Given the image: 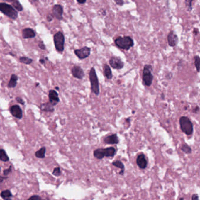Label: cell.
Listing matches in <instances>:
<instances>
[{
    "instance_id": "obj_1",
    "label": "cell",
    "mask_w": 200,
    "mask_h": 200,
    "mask_svg": "<svg viewBox=\"0 0 200 200\" xmlns=\"http://www.w3.org/2000/svg\"><path fill=\"white\" fill-rule=\"evenodd\" d=\"M114 43L117 48L123 50H128L134 46V40L129 36H119L114 39Z\"/></svg>"
},
{
    "instance_id": "obj_2",
    "label": "cell",
    "mask_w": 200,
    "mask_h": 200,
    "mask_svg": "<svg viewBox=\"0 0 200 200\" xmlns=\"http://www.w3.org/2000/svg\"><path fill=\"white\" fill-rule=\"evenodd\" d=\"M89 79L90 83V89L91 92L96 96L100 94V87L99 79L94 67H91L89 73Z\"/></svg>"
},
{
    "instance_id": "obj_3",
    "label": "cell",
    "mask_w": 200,
    "mask_h": 200,
    "mask_svg": "<svg viewBox=\"0 0 200 200\" xmlns=\"http://www.w3.org/2000/svg\"><path fill=\"white\" fill-rule=\"evenodd\" d=\"M0 11L3 14L12 19L15 20L18 17V11L13 7L12 5L6 2L0 3Z\"/></svg>"
},
{
    "instance_id": "obj_4",
    "label": "cell",
    "mask_w": 200,
    "mask_h": 200,
    "mask_svg": "<svg viewBox=\"0 0 200 200\" xmlns=\"http://www.w3.org/2000/svg\"><path fill=\"white\" fill-rule=\"evenodd\" d=\"M152 67L150 65H145L142 73V80L143 84L146 86H150L152 83L153 75L152 74Z\"/></svg>"
},
{
    "instance_id": "obj_5",
    "label": "cell",
    "mask_w": 200,
    "mask_h": 200,
    "mask_svg": "<svg viewBox=\"0 0 200 200\" xmlns=\"http://www.w3.org/2000/svg\"><path fill=\"white\" fill-rule=\"evenodd\" d=\"M180 128L187 135H191L193 133V124L190 119L186 116H182L179 120Z\"/></svg>"
},
{
    "instance_id": "obj_6",
    "label": "cell",
    "mask_w": 200,
    "mask_h": 200,
    "mask_svg": "<svg viewBox=\"0 0 200 200\" xmlns=\"http://www.w3.org/2000/svg\"><path fill=\"white\" fill-rule=\"evenodd\" d=\"M65 38L63 33L61 31H59L56 32L53 35V42L56 50L62 53L65 49Z\"/></svg>"
},
{
    "instance_id": "obj_7",
    "label": "cell",
    "mask_w": 200,
    "mask_h": 200,
    "mask_svg": "<svg viewBox=\"0 0 200 200\" xmlns=\"http://www.w3.org/2000/svg\"><path fill=\"white\" fill-rule=\"evenodd\" d=\"M74 53L80 59H84L89 57L91 53V48L88 46H83L80 49L74 50Z\"/></svg>"
},
{
    "instance_id": "obj_8",
    "label": "cell",
    "mask_w": 200,
    "mask_h": 200,
    "mask_svg": "<svg viewBox=\"0 0 200 200\" xmlns=\"http://www.w3.org/2000/svg\"><path fill=\"white\" fill-rule=\"evenodd\" d=\"M109 64L111 67L114 69L120 70L123 68L124 62L120 57L112 56L109 59Z\"/></svg>"
},
{
    "instance_id": "obj_9",
    "label": "cell",
    "mask_w": 200,
    "mask_h": 200,
    "mask_svg": "<svg viewBox=\"0 0 200 200\" xmlns=\"http://www.w3.org/2000/svg\"><path fill=\"white\" fill-rule=\"evenodd\" d=\"M71 73L74 78L79 80L83 79L84 76V72L83 70L78 65H74L72 67Z\"/></svg>"
},
{
    "instance_id": "obj_10",
    "label": "cell",
    "mask_w": 200,
    "mask_h": 200,
    "mask_svg": "<svg viewBox=\"0 0 200 200\" xmlns=\"http://www.w3.org/2000/svg\"><path fill=\"white\" fill-rule=\"evenodd\" d=\"M9 111L12 116L21 119L23 117L22 110L18 104H13L9 107Z\"/></svg>"
},
{
    "instance_id": "obj_11",
    "label": "cell",
    "mask_w": 200,
    "mask_h": 200,
    "mask_svg": "<svg viewBox=\"0 0 200 200\" xmlns=\"http://www.w3.org/2000/svg\"><path fill=\"white\" fill-rule=\"evenodd\" d=\"M63 8L60 4H55L52 8V14L59 21L63 19Z\"/></svg>"
},
{
    "instance_id": "obj_12",
    "label": "cell",
    "mask_w": 200,
    "mask_h": 200,
    "mask_svg": "<svg viewBox=\"0 0 200 200\" xmlns=\"http://www.w3.org/2000/svg\"><path fill=\"white\" fill-rule=\"evenodd\" d=\"M49 101L53 106H55L60 102V99L59 97L58 93L55 90H50L48 94Z\"/></svg>"
},
{
    "instance_id": "obj_13",
    "label": "cell",
    "mask_w": 200,
    "mask_h": 200,
    "mask_svg": "<svg viewBox=\"0 0 200 200\" xmlns=\"http://www.w3.org/2000/svg\"><path fill=\"white\" fill-rule=\"evenodd\" d=\"M167 40L168 45L171 47H174L177 45L178 38L173 30H171L168 33L167 35Z\"/></svg>"
},
{
    "instance_id": "obj_14",
    "label": "cell",
    "mask_w": 200,
    "mask_h": 200,
    "mask_svg": "<svg viewBox=\"0 0 200 200\" xmlns=\"http://www.w3.org/2000/svg\"><path fill=\"white\" fill-rule=\"evenodd\" d=\"M22 36L25 39L33 38L36 36V32L30 28H25L22 30Z\"/></svg>"
},
{
    "instance_id": "obj_15",
    "label": "cell",
    "mask_w": 200,
    "mask_h": 200,
    "mask_svg": "<svg viewBox=\"0 0 200 200\" xmlns=\"http://www.w3.org/2000/svg\"><path fill=\"white\" fill-rule=\"evenodd\" d=\"M103 141L106 144H117L118 143L119 140L116 134H112L110 135L106 136L104 138Z\"/></svg>"
},
{
    "instance_id": "obj_16",
    "label": "cell",
    "mask_w": 200,
    "mask_h": 200,
    "mask_svg": "<svg viewBox=\"0 0 200 200\" xmlns=\"http://www.w3.org/2000/svg\"><path fill=\"white\" fill-rule=\"evenodd\" d=\"M136 163L137 165L141 169H144L146 168L147 161L144 154H140L137 157L136 159Z\"/></svg>"
},
{
    "instance_id": "obj_17",
    "label": "cell",
    "mask_w": 200,
    "mask_h": 200,
    "mask_svg": "<svg viewBox=\"0 0 200 200\" xmlns=\"http://www.w3.org/2000/svg\"><path fill=\"white\" fill-rule=\"evenodd\" d=\"M39 108L40 110L44 111V112H49V113H52L55 111V108L54 106L49 102H46L44 103H42Z\"/></svg>"
},
{
    "instance_id": "obj_18",
    "label": "cell",
    "mask_w": 200,
    "mask_h": 200,
    "mask_svg": "<svg viewBox=\"0 0 200 200\" xmlns=\"http://www.w3.org/2000/svg\"><path fill=\"white\" fill-rule=\"evenodd\" d=\"M101 151L103 157H113L116 154V149L113 147H107L106 148H101Z\"/></svg>"
},
{
    "instance_id": "obj_19",
    "label": "cell",
    "mask_w": 200,
    "mask_h": 200,
    "mask_svg": "<svg viewBox=\"0 0 200 200\" xmlns=\"http://www.w3.org/2000/svg\"><path fill=\"white\" fill-rule=\"evenodd\" d=\"M103 75L108 80H111L113 78V73L110 66L105 63L103 66Z\"/></svg>"
},
{
    "instance_id": "obj_20",
    "label": "cell",
    "mask_w": 200,
    "mask_h": 200,
    "mask_svg": "<svg viewBox=\"0 0 200 200\" xmlns=\"http://www.w3.org/2000/svg\"><path fill=\"white\" fill-rule=\"evenodd\" d=\"M18 79H19V77L16 74H12L10 77V79L8 82V87L10 89L15 88L16 86Z\"/></svg>"
},
{
    "instance_id": "obj_21",
    "label": "cell",
    "mask_w": 200,
    "mask_h": 200,
    "mask_svg": "<svg viewBox=\"0 0 200 200\" xmlns=\"http://www.w3.org/2000/svg\"><path fill=\"white\" fill-rule=\"evenodd\" d=\"M1 196L4 200H11V198L12 197V194L10 190L5 189L2 191L1 192Z\"/></svg>"
},
{
    "instance_id": "obj_22",
    "label": "cell",
    "mask_w": 200,
    "mask_h": 200,
    "mask_svg": "<svg viewBox=\"0 0 200 200\" xmlns=\"http://www.w3.org/2000/svg\"><path fill=\"white\" fill-rule=\"evenodd\" d=\"M112 165L118 168H120L121 170H120V172H119V174L120 175H123L124 172V165L121 161L115 160L112 162Z\"/></svg>"
},
{
    "instance_id": "obj_23",
    "label": "cell",
    "mask_w": 200,
    "mask_h": 200,
    "mask_svg": "<svg viewBox=\"0 0 200 200\" xmlns=\"http://www.w3.org/2000/svg\"><path fill=\"white\" fill-rule=\"evenodd\" d=\"M46 148L45 147H41L39 150L36 151L35 156L38 158H44L45 157Z\"/></svg>"
},
{
    "instance_id": "obj_24",
    "label": "cell",
    "mask_w": 200,
    "mask_h": 200,
    "mask_svg": "<svg viewBox=\"0 0 200 200\" xmlns=\"http://www.w3.org/2000/svg\"><path fill=\"white\" fill-rule=\"evenodd\" d=\"M19 62L23 63L25 65H30L33 62V59L30 57L26 56H21L19 57Z\"/></svg>"
},
{
    "instance_id": "obj_25",
    "label": "cell",
    "mask_w": 200,
    "mask_h": 200,
    "mask_svg": "<svg viewBox=\"0 0 200 200\" xmlns=\"http://www.w3.org/2000/svg\"><path fill=\"white\" fill-rule=\"evenodd\" d=\"M12 5L13 6V7L17 11L19 12H21L23 11V8L22 6V5H21V2L18 1V0H13L12 2Z\"/></svg>"
},
{
    "instance_id": "obj_26",
    "label": "cell",
    "mask_w": 200,
    "mask_h": 200,
    "mask_svg": "<svg viewBox=\"0 0 200 200\" xmlns=\"http://www.w3.org/2000/svg\"><path fill=\"white\" fill-rule=\"evenodd\" d=\"M0 160L1 161L4 162H6L9 160V158L7 155L5 151L2 148H1L0 151Z\"/></svg>"
},
{
    "instance_id": "obj_27",
    "label": "cell",
    "mask_w": 200,
    "mask_h": 200,
    "mask_svg": "<svg viewBox=\"0 0 200 200\" xmlns=\"http://www.w3.org/2000/svg\"><path fill=\"white\" fill-rule=\"evenodd\" d=\"M194 65L198 72H200V57L198 55L194 57Z\"/></svg>"
},
{
    "instance_id": "obj_28",
    "label": "cell",
    "mask_w": 200,
    "mask_h": 200,
    "mask_svg": "<svg viewBox=\"0 0 200 200\" xmlns=\"http://www.w3.org/2000/svg\"><path fill=\"white\" fill-rule=\"evenodd\" d=\"M181 150L182 151H184L185 153H188H188H191V151H192L191 147L189 146H188V145H187V144L182 145L181 148Z\"/></svg>"
},
{
    "instance_id": "obj_29",
    "label": "cell",
    "mask_w": 200,
    "mask_h": 200,
    "mask_svg": "<svg viewBox=\"0 0 200 200\" xmlns=\"http://www.w3.org/2000/svg\"><path fill=\"white\" fill-rule=\"evenodd\" d=\"M53 175H55V176H59L61 174V171H60V168L59 167H55L53 169V172H52Z\"/></svg>"
},
{
    "instance_id": "obj_30",
    "label": "cell",
    "mask_w": 200,
    "mask_h": 200,
    "mask_svg": "<svg viewBox=\"0 0 200 200\" xmlns=\"http://www.w3.org/2000/svg\"><path fill=\"white\" fill-rule=\"evenodd\" d=\"M47 60H49V59L48 57H46V56H42V57L41 58L39 59V62L40 64L42 65H45V63H46V62Z\"/></svg>"
},
{
    "instance_id": "obj_31",
    "label": "cell",
    "mask_w": 200,
    "mask_h": 200,
    "mask_svg": "<svg viewBox=\"0 0 200 200\" xmlns=\"http://www.w3.org/2000/svg\"><path fill=\"white\" fill-rule=\"evenodd\" d=\"M193 2V1H185V5L188 6V11H192V2Z\"/></svg>"
},
{
    "instance_id": "obj_32",
    "label": "cell",
    "mask_w": 200,
    "mask_h": 200,
    "mask_svg": "<svg viewBox=\"0 0 200 200\" xmlns=\"http://www.w3.org/2000/svg\"><path fill=\"white\" fill-rule=\"evenodd\" d=\"M11 171H12V167L11 166H9L8 168L4 170L3 171V174H4V177L7 176Z\"/></svg>"
},
{
    "instance_id": "obj_33",
    "label": "cell",
    "mask_w": 200,
    "mask_h": 200,
    "mask_svg": "<svg viewBox=\"0 0 200 200\" xmlns=\"http://www.w3.org/2000/svg\"><path fill=\"white\" fill-rule=\"evenodd\" d=\"M27 200H42V198L40 196L38 195H34L31 196Z\"/></svg>"
},
{
    "instance_id": "obj_34",
    "label": "cell",
    "mask_w": 200,
    "mask_h": 200,
    "mask_svg": "<svg viewBox=\"0 0 200 200\" xmlns=\"http://www.w3.org/2000/svg\"><path fill=\"white\" fill-rule=\"evenodd\" d=\"M38 46L42 50H45L46 49V46H45V45L43 41H41V40L39 41V42L38 43Z\"/></svg>"
},
{
    "instance_id": "obj_35",
    "label": "cell",
    "mask_w": 200,
    "mask_h": 200,
    "mask_svg": "<svg viewBox=\"0 0 200 200\" xmlns=\"http://www.w3.org/2000/svg\"><path fill=\"white\" fill-rule=\"evenodd\" d=\"M54 17H55V16H53V14H52V13H48V14H47V15H46V20H47L48 22H50L51 21H53Z\"/></svg>"
},
{
    "instance_id": "obj_36",
    "label": "cell",
    "mask_w": 200,
    "mask_h": 200,
    "mask_svg": "<svg viewBox=\"0 0 200 200\" xmlns=\"http://www.w3.org/2000/svg\"><path fill=\"white\" fill-rule=\"evenodd\" d=\"M15 100H16V101L18 103L21 104V105H24V104H25V101H24L21 97H16L15 98Z\"/></svg>"
},
{
    "instance_id": "obj_37",
    "label": "cell",
    "mask_w": 200,
    "mask_h": 200,
    "mask_svg": "<svg viewBox=\"0 0 200 200\" xmlns=\"http://www.w3.org/2000/svg\"><path fill=\"white\" fill-rule=\"evenodd\" d=\"M114 2L119 6H123L124 4V1L123 0H114Z\"/></svg>"
},
{
    "instance_id": "obj_38",
    "label": "cell",
    "mask_w": 200,
    "mask_h": 200,
    "mask_svg": "<svg viewBox=\"0 0 200 200\" xmlns=\"http://www.w3.org/2000/svg\"><path fill=\"white\" fill-rule=\"evenodd\" d=\"M192 200H199V197L197 194H193L192 196Z\"/></svg>"
},
{
    "instance_id": "obj_39",
    "label": "cell",
    "mask_w": 200,
    "mask_h": 200,
    "mask_svg": "<svg viewBox=\"0 0 200 200\" xmlns=\"http://www.w3.org/2000/svg\"><path fill=\"white\" fill-rule=\"evenodd\" d=\"M199 111V107L198 106H196L195 108H194V109L192 110V111H193V113H197Z\"/></svg>"
},
{
    "instance_id": "obj_40",
    "label": "cell",
    "mask_w": 200,
    "mask_h": 200,
    "mask_svg": "<svg viewBox=\"0 0 200 200\" xmlns=\"http://www.w3.org/2000/svg\"><path fill=\"white\" fill-rule=\"evenodd\" d=\"M77 3H78L79 4H80V5H83V4H84L86 2V0H83V1H79V0H77L76 1Z\"/></svg>"
},
{
    "instance_id": "obj_41",
    "label": "cell",
    "mask_w": 200,
    "mask_h": 200,
    "mask_svg": "<svg viewBox=\"0 0 200 200\" xmlns=\"http://www.w3.org/2000/svg\"><path fill=\"white\" fill-rule=\"evenodd\" d=\"M193 33H194V34H195V35H198V33H199V30H198V29H197V28H194V30H193Z\"/></svg>"
},
{
    "instance_id": "obj_42",
    "label": "cell",
    "mask_w": 200,
    "mask_h": 200,
    "mask_svg": "<svg viewBox=\"0 0 200 200\" xmlns=\"http://www.w3.org/2000/svg\"><path fill=\"white\" fill-rule=\"evenodd\" d=\"M5 178H6V177H3V176H1V182L2 183V182H3V181H4V179H5Z\"/></svg>"
},
{
    "instance_id": "obj_43",
    "label": "cell",
    "mask_w": 200,
    "mask_h": 200,
    "mask_svg": "<svg viewBox=\"0 0 200 200\" xmlns=\"http://www.w3.org/2000/svg\"><path fill=\"white\" fill-rule=\"evenodd\" d=\"M101 15H102L103 16H105V15H106V11L105 9H103V12H101Z\"/></svg>"
},
{
    "instance_id": "obj_44",
    "label": "cell",
    "mask_w": 200,
    "mask_h": 200,
    "mask_svg": "<svg viewBox=\"0 0 200 200\" xmlns=\"http://www.w3.org/2000/svg\"><path fill=\"white\" fill-rule=\"evenodd\" d=\"M55 89H56V90H59V88L58 87H55Z\"/></svg>"
},
{
    "instance_id": "obj_45",
    "label": "cell",
    "mask_w": 200,
    "mask_h": 200,
    "mask_svg": "<svg viewBox=\"0 0 200 200\" xmlns=\"http://www.w3.org/2000/svg\"><path fill=\"white\" fill-rule=\"evenodd\" d=\"M161 98H162V99H164V94H161Z\"/></svg>"
},
{
    "instance_id": "obj_46",
    "label": "cell",
    "mask_w": 200,
    "mask_h": 200,
    "mask_svg": "<svg viewBox=\"0 0 200 200\" xmlns=\"http://www.w3.org/2000/svg\"><path fill=\"white\" fill-rule=\"evenodd\" d=\"M39 83H36V84H35V86L36 87V86H39Z\"/></svg>"
},
{
    "instance_id": "obj_47",
    "label": "cell",
    "mask_w": 200,
    "mask_h": 200,
    "mask_svg": "<svg viewBox=\"0 0 200 200\" xmlns=\"http://www.w3.org/2000/svg\"><path fill=\"white\" fill-rule=\"evenodd\" d=\"M9 54H10V55H12V56H15V55H13V54H12V53H9Z\"/></svg>"
},
{
    "instance_id": "obj_48",
    "label": "cell",
    "mask_w": 200,
    "mask_h": 200,
    "mask_svg": "<svg viewBox=\"0 0 200 200\" xmlns=\"http://www.w3.org/2000/svg\"><path fill=\"white\" fill-rule=\"evenodd\" d=\"M179 200H184V199H183V198H181L179 199Z\"/></svg>"
}]
</instances>
